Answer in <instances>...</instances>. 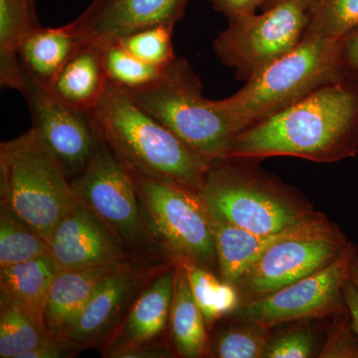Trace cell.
Returning <instances> with one entry per match:
<instances>
[{"instance_id": "cell-1", "label": "cell", "mask_w": 358, "mask_h": 358, "mask_svg": "<svg viewBox=\"0 0 358 358\" xmlns=\"http://www.w3.org/2000/svg\"><path fill=\"white\" fill-rule=\"evenodd\" d=\"M357 154L358 77L350 76L235 134L225 159L294 157L329 164Z\"/></svg>"}, {"instance_id": "cell-2", "label": "cell", "mask_w": 358, "mask_h": 358, "mask_svg": "<svg viewBox=\"0 0 358 358\" xmlns=\"http://www.w3.org/2000/svg\"><path fill=\"white\" fill-rule=\"evenodd\" d=\"M89 115L106 145L129 171L199 192L210 164L141 108L127 90L109 82Z\"/></svg>"}, {"instance_id": "cell-3", "label": "cell", "mask_w": 358, "mask_h": 358, "mask_svg": "<svg viewBox=\"0 0 358 358\" xmlns=\"http://www.w3.org/2000/svg\"><path fill=\"white\" fill-rule=\"evenodd\" d=\"M348 77L339 40L305 34L293 50L250 77L234 95L214 101L237 134Z\"/></svg>"}, {"instance_id": "cell-4", "label": "cell", "mask_w": 358, "mask_h": 358, "mask_svg": "<svg viewBox=\"0 0 358 358\" xmlns=\"http://www.w3.org/2000/svg\"><path fill=\"white\" fill-rule=\"evenodd\" d=\"M64 167L34 129L0 145V197L48 242L78 199Z\"/></svg>"}, {"instance_id": "cell-5", "label": "cell", "mask_w": 358, "mask_h": 358, "mask_svg": "<svg viewBox=\"0 0 358 358\" xmlns=\"http://www.w3.org/2000/svg\"><path fill=\"white\" fill-rule=\"evenodd\" d=\"M243 162L223 159L209 166L197 193L211 216L249 232L272 234L317 214L289 187Z\"/></svg>"}, {"instance_id": "cell-6", "label": "cell", "mask_w": 358, "mask_h": 358, "mask_svg": "<svg viewBox=\"0 0 358 358\" xmlns=\"http://www.w3.org/2000/svg\"><path fill=\"white\" fill-rule=\"evenodd\" d=\"M128 92L205 162L226 159L236 134L215 101L205 98L201 80L186 59L176 57L154 83Z\"/></svg>"}, {"instance_id": "cell-7", "label": "cell", "mask_w": 358, "mask_h": 358, "mask_svg": "<svg viewBox=\"0 0 358 358\" xmlns=\"http://www.w3.org/2000/svg\"><path fill=\"white\" fill-rule=\"evenodd\" d=\"M131 173L145 223L164 248L180 262L207 270L218 267L210 215L199 193L171 181Z\"/></svg>"}, {"instance_id": "cell-8", "label": "cell", "mask_w": 358, "mask_h": 358, "mask_svg": "<svg viewBox=\"0 0 358 358\" xmlns=\"http://www.w3.org/2000/svg\"><path fill=\"white\" fill-rule=\"evenodd\" d=\"M317 0H278L261 14L229 20L213 44L219 60L248 80L293 50L307 31Z\"/></svg>"}, {"instance_id": "cell-9", "label": "cell", "mask_w": 358, "mask_h": 358, "mask_svg": "<svg viewBox=\"0 0 358 358\" xmlns=\"http://www.w3.org/2000/svg\"><path fill=\"white\" fill-rule=\"evenodd\" d=\"M350 244L331 222L282 240L261 256L237 282L241 305L320 272L336 262Z\"/></svg>"}, {"instance_id": "cell-10", "label": "cell", "mask_w": 358, "mask_h": 358, "mask_svg": "<svg viewBox=\"0 0 358 358\" xmlns=\"http://www.w3.org/2000/svg\"><path fill=\"white\" fill-rule=\"evenodd\" d=\"M96 133L93 155L73 181V190L78 201L102 219L124 243L141 246L147 230L136 182L128 167L115 157L96 129Z\"/></svg>"}, {"instance_id": "cell-11", "label": "cell", "mask_w": 358, "mask_h": 358, "mask_svg": "<svg viewBox=\"0 0 358 358\" xmlns=\"http://www.w3.org/2000/svg\"><path fill=\"white\" fill-rule=\"evenodd\" d=\"M350 243L336 262L279 291L242 303L235 315L244 322L272 327L294 320L312 319L341 310L343 286L350 278V265L357 255Z\"/></svg>"}, {"instance_id": "cell-12", "label": "cell", "mask_w": 358, "mask_h": 358, "mask_svg": "<svg viewBox=\"0 0 358 358\" xmlns=\"http://www.w3.org/2000/svg\"><path fill=\"white\" fill-rule=\"evenodd\" d=\"M20 93L31 113L32 128L53 150L66 173L79 176L88 164L96 145V129L90 115L63 102L26 70Z\"/></svg>"}, {"instance_id": "cell-13", "label": "cell", "mask_w": 358, "mask_h": 358, "mask_svg": "<svg viewBox=\"0 0 358 358\" xmlns=\"http://www.w3.org/2000/svg\"><path fill=\"white\" fill-rule=\"evenodd\" d=\"M124 244L102 219L78 201L56 226L49 254L59 270L128 265Z\"/></svg>"}, {"instance_id": "cell-14", "label": "cell", "mask_w": 358, "mask_h": 358, "mask_svg": "<svg viewBox=\"0 0 358 358\" xmlns=\"http://www.w3.org/2000/svg\"><path fill=\"white\" fill-rule=\"evenodd\" d=\"M188 0H103L72 21L82 44L103 47L150 26L176 25Z\"/></svg>"}, {"instance_id": "cell-15", "label": "cell", "mask_w": 358, "mask_h": 358, "mask_svg": "<svg viewBox=\"0 0 358 358\" xmlns=\"http://www.w3.org/2000/svg\"><path fill=\"white\" fill-rule=\"evenodd\" d=\"M210 219L217 252L219 274L223 281L235 286L248 268L275 244L329 223L326 216L317 213L280 232L257 234L240 229L211 215Z\"/></svg>"}, {"instance_id": "cell-16", "label": "cell", "mask_w": 358, "mask_h": 358, "mask_svg": "<svg viewBox=\"0 0 358 358\" xmlns=\"http://www.w3.org/2000/svg\"><path fill=\"white\" fill-rule=\"evenodd\" d=\"M138 285L129 266L106 278L71 322L62 338L77 348L93 345L107 333Z\"/></svg>"}, {"instance_id": "cell-17", "label": "cell", "mask_w": 358, "mask_h": 358, "mask_svg": "<svg viewBox=\"0 0 358 358\" xmlns=\"http://www.w3.org/2000/svg\"><path fill=\"white\" fill-rule=\"evenodd\" d=\"M176 268H169L134 301L126 319L110 336L105 355L155 341L166 329L173 303Z\"/></svg>"}, {"instance_id": "cell-18", "label": "cell", "mask_w": 358, "mask_h": 358, "mask_svg": "<svg viewBox=\"0 0 358 358\" xmlns=\"http://www.w3.org/2000/svg\"><path fill=\"white\" fill-rule=\"evenodd\" d=\"M128 265L59 270L47 296L44 322L51 336L62 338L101 282Z\"/></svg>"}, {"instance_id": "cell-19", "label": "cell", "mask_w": 358, "mask_h": 358, "mask_svg": "<svg viewBox=\"0 0 358 358\" xmlns=\"http://www.w3.org/2000/svg\"><path fill=\"white\" fill-rule=\"evenodd\" d=\"M102 48L83 45L68 60L48 88L63 102L85 114H91L107 91Z\"/></svg>"}, {"instance_id": "cell-20", "label": "cell", "mask_w": 358, "mask_h": 358, "mask_svg": "<svg viewBox=\"0 0 358 358\" xmlns=\"http://www.w3.org/2000/svg\"><path fill=\"white\" fill-rule=\"evenodd\" d=\"M82 46L81 36L72 23L56 28L40 25L23 40L20 57L28 74L48 87Z\"/></svg>"}, {"instance_id": "cell-21", "label": "cell", "mask_w": 358, "mask_h": 358, "mask_svg": "<svg viewBox=\"0 0 358 358\" xmlns=\"http://www.w3.org/2000/svg\"><path fill=\"white\" fill-rule=\"evenodd\" d=\"M58 271L50 254L0 268V296L45 327L47 296Z\"/></svg>"}, {"instance_id": "cell-22", "label": "cell", "mask_w": 358, "mask_h": 358, "mask_svg": "<svg viewBox=\"0 0 358 358\" xmlns=\"http://www.w3.org/2000/svg\"><path fill=\"white\" fill-rule=\"evenodd\" d=\"M37 0H0V84L21 92L25 69L20 57L25 37L40 26Z\"/></svg>"}, {"instance_id": "cell-23", "label": "cell", "mask_w": 358, "mask_h": 358, "mask_svg": "<svg viewBox=\"0 0 358 358\" xmlns=\"http://www.w3.org/2000/svg\"><path fill=\"white\" fill-rule=\"evenodd\" d=\"M171 338L178 355L183 357H204L209 348V338L203 315L193 296L185 266L176 268L171 315Z\"/></svg>"}, {"instance_id": "cell-24", "label": "cell", "mask_w": 358, "mask_h": 358, "mask_svg": "<svg viewBox=\"0 0 358 358\" xmlns=\"http://www.w3.org/2000/svg\"><path fill=\"white\" fill-rule=\"evenodd\" d=\"M180 263L187 272L193 296L207 327H211L218 320L236 312L241 305V296L235 285L217 279L210 270L195 264Z\"/></svg>"}, {"instance_id": "cell-25", "label": "cell", "mask_w": 358, "mask_h": 358, "mask_svg": "<svg viewBox=\"0 0 358 358\" xmlns=\"http://www.w3.org/2000/svg\"><path fill=\"white\" fill-rule=\"evenodd\" d=\"M51 336L24 310L0 296V357L22 358Z\"/></svg>"}, {"instance_id": "cell-26", "label": "cell", "mask_w": 358, "mask_h": 358, "mask_svg": "<svg viewBox=\"0 0 358 358\" xmlns=\"http://www.w3.org/2000/svg\"><path fill=\"white\" fill-rule=\"evenodd\" d=\"M49 254V244L8 207L0 204V268Z\"/></svg>"}, {"instance_id": "cell-27", "label": "cell", "mask_w": 358, "mask_h": 358, "mask_svg": "<svg viewBox=\"0 0 358 358\" xmlns=\"http://www.w3.org/2000/svg\"><path fill=\"white\" fill-rule=\"evenodd\" d=\"M101 48L108 80L127 91L154 83L164 69L136 57L117 42Z\"/></svg>"}, {"instance_id": "cell-28", "label": "cell", "mask_w": 358, "mask_h": 358, "mask_svg": "<svg viewBox=\"0 0 358 358\" xmlns=\"http://www.w3.org/2000/svg\"><path fill=\"white\" fill-rule=\"evenodd\" d=\"M358 28V0H317L306 34L341 40Z\"/></svg>"}, {"instance_id": "cell-29", "label": "cell", "mask_w": 358, "mask_h": 358, "mask_svg": "<svg viewBox=\"0 0 358 358\" xmlns=\"http://www.w3.org/2000/svg\"><path fill=\"white\" fill-rule=\"evenodd\" d=\"M173 24L143 28L117 40V43L148 64L166 67L176 58L173 50Z\"/></svg>"}, {"instance_id": "cell-30", "label": "cell", "mask_w": 358, "mask_h": 358, "mask_svg": "<svg viewBox=\"0 0 358 358\" xmlns=\"http://www.w3.org/2000/svg\"><path fill=\"white\" fill-rule=\"evenodd\" d=\"M270 341V327L246 322L224 329L214 341V353L220 358L263 357Z\"/></svg>"}, {"instance_id": "cell-31", "label": "cell", "mask_w": 358, "mask_h": 358, "mask_svg": "<svg viewBox=\"0 0 358 358\" xmlns=\"http://www.w3.org/2000/svg\"><path fill=\"white\" fill-rule=\"evenodd\" d=\"M315 336L310 331H294L268 341L266 358H307L312 357Z\"/></svg>"}, {"instance_id": "cell-32", "label": "cell", "mask_w": 358, "mask_h": 358, "mask_svg": "<svg viewBox=\"0 0 358 358\" xmlns=\"http://www.w3.org/2000/svg\"><path fill=\"white\" fill-rule=\"evenodd\" d=\"M319 357L358 358V338L350 315L333 327Z\"/></svg>"}, {"instance_id": "cell-33", "label": "cell", "mask_w": 358, "mask_h": 358, "mask_svg": "<svg viewBox=\"0 0 358 358\" xmlns=\"http://www.w3.org/2000/svg\"><path fill=\"white\" fill-rule=\"evenodd\" d=\"M219 13L225 14L229 20L256 13L259 7L267 8L272 0H208Z\"/></svg>"}, {"instance_id": "cell-34", "label": "cell", "mask_w": 358, "mask_h": 358, "mask_svg": "<svg viewBox=\"0 0 358 358\" xmlns=\"http://www.w3.org/2000/svg\"><path fill=\"white\" fill-rule=\"evenodd\" d=\"M76 346L71 345L69 341L62 338L51 336L35 348L31 352L26 353L22 358H64L77 352Z\"/></svg>"}, {"instance_id": "cell-35", "label": "cell", "mask_w": 358, "mask_h": 358, "mask_svg": "<svg viewBox=\"0 0 358 358\" xmlns=\"http://www.w3.org/2000/svg\"><path fill=\"white\" fill-rule=\"evenodd\" d=\"M106 357L113 358H159L169 357H171V352H169L166 346L162 345V343H155V341H148V343L114 350Z\"/></svg>"}, {"instance_id": "cell-36", "label": "cell", "mask_w": 358, "mask_h": 358, "mask_svg": "<svg viewBox=\"0 0 358 358\" xmlns=\"http://www.w3.org/2000/svg\"><path fill=\"white\" fill-rule=\"evenodd\" d=\"M339 42L346 71L350 76L358 77V28L339 40Z\"/></svg>"}, {"instance_id": "cell-37", "label": "cell", "mask_w": 358, "mask_h": 358, "mask_svg": "<svg viewBox=\"0 0 358 358\" xmlns=\"http://www.w3.org/2000/svg\"><path fill=\"white\" fill-rule=\"evenodd\" d=\"M343 293L345 307L350 313L352 327L358 338V288L350 278L346 280Z\"/></svg>"}, {"instance_id": "cell-38", "label": "cell", "mask_w": 358, "mask_h": 358, "mask_svg": "<svg viewBox=\"0 0 358 358\" xmlns=\"http://www.w3.org/2000/svg\"><path fill=\"white\" fill-rule=\"evenodd\" d=\"M350 278L358 288V253L353 257L352 265H350Z\"/></svg>"}, {"instance_id": "cell-39", "label": "cell", "mask_w": 358, "mask_h": 358, "mask_svg": "<svg viewBox=\"0 0 358 358\" xmlns=\"http://www.w3.org/2000/svg\"><path fill=\"white\" fill-rule=\"evenodd\" d=\"M103 0H92L91 3H90V6L87 7V8H94V7H96Z\"/></svg>"}, {"instance_id": "cell-40", "label": "cell", "mask_w": 358, "mask_h": 358, "mask_svg": "<svg viewBox=\"0 0 358 358\" xmlns=\"http://www.w3.org/2000/svg\"><path fill=\"white\" fill-rule=\"evenodd\" d=\"M277 1H278V0H272V1H271V3H270V4H268V7L272 6H273V4L275 3V2H277ZM268 7H267V8H268ZM265 9H266V8H265Z\"/></svg>"}]
</instances>
